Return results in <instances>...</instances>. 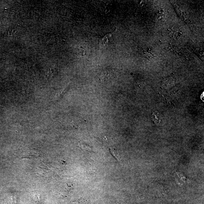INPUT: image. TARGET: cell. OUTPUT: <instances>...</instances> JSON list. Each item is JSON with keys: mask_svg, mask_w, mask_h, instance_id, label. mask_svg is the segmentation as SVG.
<instances>
[{"mask_svg": "<svg viewBox=\"0 0 204 204\" xmlns=\"http://www.w3.org/2000/svg\"><path fill=\"white\" fill-rule=\"evenodd\" d=\"M177 181L179 184H183L187 182L188 181V179L186 178L185 177L179 173H177Z\"/></svg>", "mask_w": 204, "mask_h": 204, "instance_id": "obj_1", "label": "cell"}, {"mask_svg": "<svg viewBox=\"0 0 204 204\" xmlns=\"http://www.w3.org/2000/svg\"><path fill=\"white\" fill-rule=\"evenodd\" d=\"M31 198L33 201L37 203H40L41 202V195L39 194L36 193H32L31 195Z\"/></svg>", "mask_w": 204, "mask_h": 204, "instance_id": "obj_2", "label": "cell"}, {"mask_svg": "<svg viewBox=\"0 0 204 204\" xmlns=\"http://www.w3.org/2000/svg\"><path fill=\"white\" fill-rule=\"evenodd\" d=\"M109 35H107L105 37L103 38L101 40L100 42V46L101 47H103L106 45L109 42Z\"/></svg>", "mask_w": 204, "mask_h": 204, "instance_id": "obj_3", "label": "cell"}]
</instances>
